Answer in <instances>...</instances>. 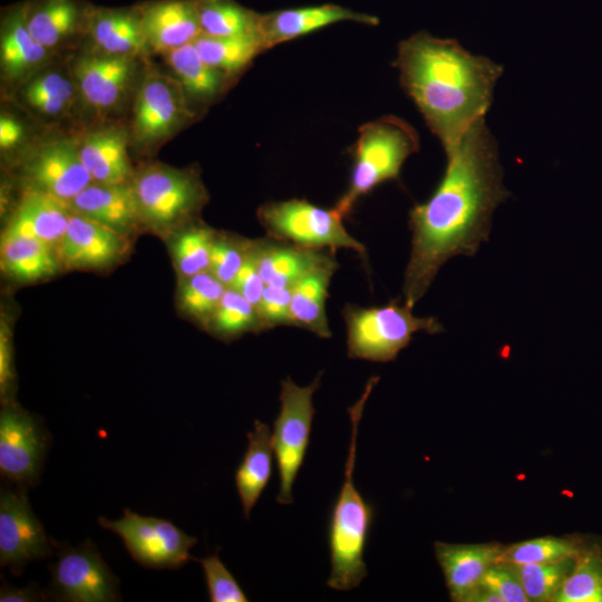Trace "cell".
<instances>
[{
    "instance_id": "1",
    "label": "cell",
    "mask_w": 602,
    "mask_h": 602,
    "mask_svg": "<svg viewBox=\"0 0 602 602\" xmlns=\"http://www.w3.org/2000/svg\"><path fill=\"white\" fill-rule=\"evenodd\" d=\"M445 154L446 166L437 187L409 211L411 251L402 294L411 309L444 263L457 255L474 256L488 241L492 215L509 196L497 144L485 118L476 120Z\"/></svg>"
},
{
    "instance_id": "2",
    "label": "cell",
    "mask_w": 602,
    "mask_h": 602,
    "mask_svg": "<svg viewBox=\"0 0 602 602\" xmlns=\"http://www.w3.org/2000/svg\"><path fill=\"white\" fill-rule=\"evenodd\" d=\"M399 80L444 152L485 118L503 67L455 39L419 31L398 45Z\"/></svg>"
},
{
    "instance_id": "3",
    "label": "cell",
    "mask_w": 602,
    "mask_h": 602,
    "mask_svg": "<svg viewBox=\"0 0 602 602\" xmlns=\"http://www.w3.org/2000/svg\"><path fill=\"white\" fill-rule=\"evenodd\" d=\"M378 378L368 380L359 400L348 408L351 436L344 474L338 496L331 506L328 523V545L331 572L327 585L337 591L357 588L367 576L365 551L372 526L375 508L358 491L353 479L357 459L358 427L366 401Z\"/></svg>"
},
{
    "instance_id": "4",
    "label": "cell",
    "mask_w": 602,
    "mask_h": 602,
    "mask_svg": "<svg viewBox=\"0 0 602 602\" xmlns=\"http://www.w3.org/2000/svg\"><path fill=\"white\" fill-rule=\"evenodd\" d=\"M143 231L163 239L197 220L208 201L198 173L162 163L135 169L129 182Z\"/></svg>"
},
{
    "instance_id": "5",
    "label": "cell",
    "mask_w": 602,
    "mask_h": 602,
    "mask_svg": "<svg viewBox=\"0 0 602 602\" xmlns=\"http://www.w3.org/2000/svg\"><path fill=\"white\" fill-rule=\"evenodd\" d=\"M418 149L417 132L397 116L362 125L355 144L349 186L334 208L344 217L362 195L386 181L398 179L405 161Z\"/></svg>"
},
{
    "instance_id": "6",
    "label": "cell",
    "mask_w": 602,
    "mask_h": 602,
    "mask_svg": "<svg viewBox=\"0 0 602 602\" xmlns=\"http://www.w3.org/2000/svg\"><path fill=\"white\" fill-rule=\"evenodd\" d=\"M412 309L397 300L382 307L361 308L347 304L343 319L347 327L348 357L373 362L396 359L412 334L444 332L443 324L434 317H416Z\"/></svg>"
},
{
    "instance_id": "7",
    "label": "cell",
    "mask_w": 602,
    "mask_h": 602,
    "mask_svg": "<svg viewBox=\"0 0 602 602\" xmlns=\"http://www.w3.org/2000/svg\"><path fill=\"white\" fill-rule=\"evenodd\" d=\"M256 215L272 239L314 250L350 249L366 259L365 245L347 232L343 216L334 207L292 198L265 203Z\"/></svg>"
},
{
    "instance_id": "8",
    "label": "cell",
    "mask_w": 602,
    "mask_h": 602,
    "mask_svg": "<svg viewBox=\"0 0 602 602\" xmlns=\"http://www.w3.org/2000/svg\"><path fill=\"white\" fill-rule=\"evenodd\" d=\"M321 372L305 387L298 386L290 377L281 381L280 411L273 423L272 447L279 473L276 502H293L292 489L304 463L310 445L315 409L313 394L320 387Z\"/></svg>"
},
{
    "instance_id": "9",
    "label": "cell",
    "mask_w": 602,
    "mask_h": 602,
    "mask_svg": "<svg viewBox=\"0 0 602 602\" xmlns=\"http://www.w3.org/2000/svg\"><path fill=\"white\" fill-rule=\"evenodd\" d=\"M190 105L173 76L145 72L135 89L129 143L139 151L164 143L192 119Z\"/></svg>"
},
{
    "instance_id": "10",
    "label": "cell",
    "mask_w": 602,
    "mask_h": 602,
    "mask_svg": "<svg viewBox=\"0 0 602 602\" xmlns=\"http://www.w3.org/2000/svg\"><path fill=\"white\" fill-rule=\"evenodd\" d=\"M98 523L117 534L132 559L145 569L177 570L188 561H196L190 551L197 538L171 521L143 516L125 508L122 518L111 521L100 516Z\"/></svg>"
},
{
    "instance_id": "11",
    "label": "cell",
    "mask_w": 602,
    "mask_h": 602,
    "mask_svg": "<svg viewBox=\"0 0 602 602\" xmlns=\"http://www.w3.org/2000/svg\"><path fill=\"white\" fill-rule=\"evenodd\" d=\"M56 546L57 561L50 565L47 599L65 602L122 600L118 577L91 541L86 540L77 546L68 544Z\"/></svg>"
},
{
    "instance_id": "12",
    "label": "cell",
    "mask_w": 602,
    "mask_h": 602,
    "mask_svg": "<svg viewBox=\"0 0 602 602\" xmlns=\"http://www.w3.org/2000/svg\"><path fill=\"white\" fill-rule=\"evenodd\" d=\"M22 188L68 204L93 178L81 162L77 138L50 137L30 147L20 161Z\"/></svg>"
},
{
    "instance_id": "13",
    "label": "cell",
    "mask_w": 602,
    "mask_h": 602,
    "mask_svg": "<svg viewBox=\"0 0 602 602\" xmlns=\"http://www.w3.org/2000/svg\"><path fill=\"white\" fill-rule=\"evenodd\" d=\"M138 59L95 49L78 55L70 71L82 105L99 116L119 109L138 85Z\"/></svg>"
},
{
    "instance_id": "14",
    "label": "cell",
    "mask_w": 602,
    "mask_h": 602,
    "mask_svg": "<svg viewBox=\"0 0 602 602\" xmlns=\"http://www.w3.org/2000/svg\"><path fill=\"white\" fill-rule=\"evenodd\" d=\"M49 447V433L40 418L16 401L0 411V473L19 486L38 482Z\"/></svg>"
},
{
    "instance_id": "15",
    "label": "cell",
    "mask_w": 602,
    "mask_h": 602,
    "mask_svg": "<svg viewBox=\"0 0 602 602\" xmlns=\"http://www.w3.org/2000/svg\"><path fill=\"white\" fill-rule=\"evenodd\" d=\"M52 545L33 513L23 486L0 494V564L20 575L33 561L51 555Z\"/></svg>"
},
{
    "instance_id": "16",
    "label": "cell",
    "mask_w": 602,
    "mask_h": 602,
    "mask_svg": "<svg viewBox=\"0 0 602 602\" xmlns=\"http://www.w3.org/2000/svg\"><path fill=\"white\" fill-rule=\"evenodd\" d=\"M130 240L129 236L70 212L58 255L64 271H107L129 256Z\"/></svg>"
},
{
    "instance_id": "17",
    "label": "cell",
    "mask_w": 602,
    "mask_h": 602,
    "mask_svg": "<svg viewBox=\"0 0 602 602\" xmlns=\"http://www.w3.org/2000/svg\"><path fill=\"white\" fill-rule=\"evenodd\" d=\"M343 21L368 26L379 23V19L375 16L357 12L339 4L324 3L261 13L259 36L266 50L279 43Z\"/></svg>"
},
{
    "instance_id": "18",
    "label": "cell",
    "mask_w": 602,
    "mask_h": 602,
    "mask_svg": "<svg viewBox=\"0 0 602 602\" xmlns=\"http://www.w3.org/2000/svg\"><path fill=\"white\" fill-rule=\"evenodd\" d=\"M137 9L151 51L164 55L202 33L193 0H152Z\"/></svg>"
},
{
    "instance_id": "19",
    "label": "cell",
    "mask_w": 602,
    "mask_h": 602,
    "mask_svg": "<svg viewBox=\"0 0 602 602\" xmlns=\"http://www.w3.org/2000/svg\"><path fill=\"white\" fill-rule=\"evenodd\" d=\"M71 213L97 222L133 239L143 231L129 183L101 184L93 182L68 204Z\"/></svg>"
},
{
    "instance_id": "20",
    "label": "cell",
    "mask_w": 602,
    "mask_h": 602,
    "mask_svg": "<svg viewBox=\"0 0 602 602\" xmlns=\"http://www.w3.org/2000/svg\"><path fill=\"white\" fill-rule=\"evenodd\" d=\"M85 32L93 49L114 56L142 58L148 48L137 6L130 8L88 7Z\"/></svg>"
},
{
    "instance_id": "21",
    "label": "cell",
    "mask_w": 602,
    "mask_h": 602,
    "mask_svg": "<svg viewBox=\"0 0 602 602\" xmlns=\"http://www.w3.org/2000/svg\"><path fill=\"white\" fill-rule=\"evenodd\" d=\"M50 51L40 45L27 26V2L7 10L1 22L0 62L2 77L23 82L46 67Z\"/></svg>"
},
{
    "instance_id": "22",
    "label": "cell",
    "mask_w": 602,
    "mask_h": 602,
    "mask_svg": "<svg viewBox=\"0 0 602 602\" xmlns=\"http://www.w3.org/2000/svg\"><path fill=\"white\" fill-rule=\"evenodd\" d=\"M79 156L93 182L101 184L129 183L132 167L127 147L129 133L116 125L95 128L77 139Z\"/></svg>"
},
{
    "instance_id": "23",
    "label": "cell",
    "mask_w": 602,
    "mask_h": 602,
    "mask_svg": "<svg viewBox=\"0 0 602 602\" xmlns=\"http://www.w3.org/2000/svg\"><path fill=\"white\" fill-rule=\"evenodd\" d=\"M434 548L450 599L463 602L464 598L480 583L487 570L498 562L504 545L436 542Z\"/></svg>"
},
{
    "instance_id": "24",
    "label": "cell",
    "mask_w": 602,
    "mask_h": 602,
    "mask_svg": "<svg viewBox=\"0 0 602 602\" xmlns=\"http://www.w3.org/2000/svg\"><path fill=\"white\" fill-rule=\"evenodd\" d=\"M333 252L301 247L272 237L253 240L258 270L265 285L291 288L310 271L332 261Z\"/></svg>"
},
{
    "instance_id": "25",
    "label": "cell",
    "mask_w": 602,
    "mask_h": 602,
    "mask_svg": "<svg viewBox=\"0 0 602 602\" xmlns=\"http://www.w3.org/2000/svg\"><path fill=\"white\" fill-rule=\"evenodd\" d=\"M2 274L18 284H33L64 271L58 252L35 237L3 230L0 243Z\"/></svg>"
},
{
    "instance_id": "26",
    "label": "cell",
    "mask_w": 602,
    "mask_h": 602,
    "mask_svg": "<svg viewBox=\"0 0 602 602\" xmlns=\"http://www.w3.org/2000/svg\"><path fill=\"white\" fill-rule=\"evenodd\" d=\"M69 215L66 204L43 193L22 188L4 230L40 240L58 252Z\"/></svg>"
},
{
    "instance_id": "27",
    "label": "cell",
    "mask_w": 602,
    "mask_h": 602,
    "mask_svg": "<svg viewBox=\"0 0 602 602\" xmlns=\"http://www.w3.org/2000/svg\"><path fill=\"white\" fill-rule=\"evenodd\" d=\"M89 6L79 0H32L27 2V26L32 37L49 51L85 31Z\"/></svg>"
},
{
    "instance_id": "28",
    "label": "cell",
    "mask_w": 602,
    "mask_h": 602,
    "mask_svg": "<svg viewBox=\"0 0 602 602\" xmlns=\"http://www.w3.org/2000/svg\"><path fill=\"white\" fill-rule=\"evenodd\" d=\"M272 433L268 424L254 420L247 433V447L234 475L245 518L266 488L273 470Z\"/></svg>"
},
{
    "instance_id": "29",
    "label": "cell",
    "mask_w": 602,
    "mask_h": 602,
    "mask_svg": "<svg viewBox=\"0 0 602 602\" xmlns=\"http://www.w3.org/2000/svg\"><path fill=\"white\" fill-rule=\"evenodd\" d=\"M20 85L21 104L43 119L64 117L78 98L70 69L43 67Z\"/></svg>"
},
{
    "instance_id": "30",
    "label": "cell",
    "mask_w": 602,
    "mask_h": 602,
    "mask_svg": "<svg viewBox=\"0 0 602 602\" xmlns=\"http://www.w3.org/2000/svg\"><path fill=\"white\" fill-rule=\"evenodd\" d=\"M336 259L310 271L291 287V314L294 327L307 329L321 338H330L326 300Z\"/></svg>"
},
{
    "instance_id": "31",
    "label": "cell",
    "mask_w": 602,
    "mask_h": 602,
    "mask_svg": "<svg viewBox=\"0 0 602 602\" xmlns=\"http://www.w3.org/2000/svg\"><path fill=\"white\" fill-rule=\"evenodd\" d=\"M164 58L191 103H210L226 85L227 77L205 62L193 42L164 54Z\"/></svg>"
},
{
    "instance_id": "32",
    "label": "cell",
    "mask_w": 602,
    "mask_h": 602,
    "mask_svg": "<svg viewBox=\"0 0 602 602\" xmlns=\"http://www.w3.org/2000/svg\"><path fill=\"white\" fill-rule=\"evenodd\" d=\"M192 42L203 60L227 78L240 74L265 50L258 35L213 37L201 33Z\"/></svg>"
},
{
    "instance_id": "33",
    "label": "cell",
    "mask_w": 602,
    "mask_h": 602,
    "mask_svg": "<svg viewBox=\"0 0 602 602\" xmlns=\"http://www.w3.org/2000/svg\"><path fill=\"white\" fill-rule=\"evenodd\" d=\"M215 233L197 219L166 237L178 279L208 271Z\"/></svg>"
},
{
    "instance_id": "34",
    "label": "cell",
    "mask_w": 602,
    "mask_h": 602,
    "mask_svg": "<svg viewBox=\"0 0 602 602\" xmlns=\"http://www.w3.org/2000/svg\"><path fill=\"white\" fill-rule=\"evenodd\" d=\"M202 33L213 37L259 36L260 16L235 0H193Z\"/></svg>"
},
{
    "instance_id": "35",
    "label": "cell",
    "mask_w": 602,
    "mask_h": 602,
    "mask_svg": "<svg viewBox=\"0 0 602 602\" xmlns=\"http://www.w3.org/2000/svg\"><path fill=\"white\" fill-rule=\"evenodd\" d=\"M226 289L210 271L179 278L176 291L177 310L183 317L206 329Z\"/></svg>"
},
{
    "instance_id": "36",
    "label": "cell",
    "mask_w": 602,
    "mask_h": 602,
    "mask_svg": "<svg viewBox=\"0 0 602 602\" xmlns=\"http://www.w3.org/2000/svg\"><path fill=\"white\" fill-rule=\"evenodd\" d=\"M555 602H602V545L586 543L575 557L573 570Z\"/></svg>"
},
{
    "instance_id": "37",
    "label": "cell",
    "mask_w": 602,
    "mask_h": 602,
    "mask_svg": "<svg viewBox=\"0 0 602 602\" xmlns=\"http://www.w3.org/2000/svg\"><path fill=\"white\" fill-rule=\"evenodd\" d=\"M205 330L221 340L231 341L264 328L256 307L236 290L227 288Z\"/></svg>"
},
{
    "instance_id": "38",
    "label": "cell",
    "mask_w": 602,
    "mask_h": 602,
    "mask_svg": "<svg viewBox=\"0 0 602 602\" xmlns=\"http://www.w3.org/2000/svg\"><path fill=\"white\" fill-rule=\"evenodd\" d=\"M575 557L546 563L509 565L515 571L530 602H555L561 588L573 570Z\"/></svg>"
},
{
    "instance_id": "39",
    "label": "cell",
    "mask_w": 602,
    "mask_h": 602,
    "mask_svg": "<svg viewBox=\"0 0 602 602\" xmlns=\"http://www.w3.org/2000/svg\"><path fill=\"white\" fill-rule=\"evenodd\" d=\"M583 541L579 537L543 536L504 546L497 563L530 564L575 557Z\"/></svg>"
},
{
    "instance_id": "40",
    "label": "cell",
    "mask_w": 602,
    "mask_h": 602,
    "mask_svg": "<svg viewBox=\"0 0 602 602\" xmlns=\"http://www.w3.org/2000/svg\"><path fill=\"white\" fill-rule=\"evenodd\" d=\"M251 244L252 240L216 231L208 271L230 288L250 252Z\"/></svg>"
},
{
    "instance_id": "41",
    "label": "cell",
    "mask_w": 602,
    "mask_h": 602,
    "mask_svg": "<svg viewBox=\"0 0 602 602\" xmlns=\"http://www.w3.org/2000/svg\"><path fill=\"white\" fill-rule=\"evenodd\" d=\"M204 571L211 602H247L249 599L234 575L221 561L217 551L196 559Z\"/></svg>"
},
{
    "instance_id": "42",
    "label": "cell",
    "mask_w": 602,
    "mask_h": 602,
    "mask_svg": "<svg viewBox=\"0 0 602 602\" xmlns=\"http://www.w3.org/2000/svg\"><path fill=\"white\" fill-rule=\"evenodd\" d=\"M291 288L265 285L258 312L264 329L294 326L291 314Z\"/></svg>"
},
{
    "instance_id": "43",
    "label": "cell",
    "mask_w": 602,
    "mask_h": 602,
    "mask_svg": "<svg viewBox=\"0 0 602 602\" xmlns=\"http://www.w3.org/2000/svg\"><path fill=\"white\" fill-rule=\"evenodd\" d=\"M4 311L0 318V399L1 405L13 402L17 390L14 369L13 333L11 322Z\"/></svg>"
},
{
    "instance_id": "44",
    "label": "cell",
    "mask_w": 602,
    "mask_h": 602,
    "mask_svg": "<svg viewBox=\"0 0 602 602\" xmlns=\"http://www.w3.org/2000/svg\"><path fill=\"white\" fill-rule=\"evenodd\" d=\"M480 582L494 590L503 602H530L515 571L507 563L492 565Z\"/></svg>"
},
{
    "instance_id": "45",
    "label": "cell",
    "mask_w": 602,
    "mask_h": 602,
    "mask_svg": "<svg viewBox=\"0 0 602 602\" xmlns=\"http://www.w3.org/2000/svg\"><path fill=\"white\" fill-rule=\"evenodd\" d=\"M264 287L265 283L258 270L253 253L252 240L250 252L230 288L236 290L258 309Z\"/></svg>"
},
{
    "instance_id": "46",
    "label": "cell",
    "mask_w": 602,
    "mask_h": 602,
    "mask_svg": "<svg viewBox=\"0 0 602 602\" xmlns=\"http://www.w3.org/2000/svg\"><path fill=\"white\" fill-rule=\"evenodd\" d=\"M26 129L21 122L9 114L0 117V147L2 152H11L19 147L25 138Z\"/></svg>"
},
{
    "instance_id": "47",
    "label": "cell",
    "mask_w": 602,
    "mask_h": 602,
    "mask_svg": "<svg viewBox=\"0 0 602 602\" xmlns=\"http://www.w3.org/2000/svg\"><path fill=\"white\" fill-rule=\"evenodd\" d=\"M47 600L46 591L35 584L17 588L3 583L0 590V602H36Z\"/></svg>"
},
{
    "instance_id": "48",
    "label": "cell",
    "mask_w": 602,
    "mask_h": 602,
    "mask_svg": "<svg viewBox=\"0 0 602 602\" xmlns=\"http://www.w3.org/2000/svg\"><path fill=\"white\" fill-rule=\"evenodd\" d=\"M463 602H503L502 598L484 583L476 585Z\"/></svg>"
}]
</instances>
